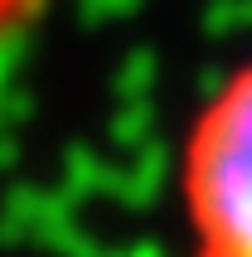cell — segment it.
Returning a JSON list of instances; mask_svg holds the SVG:
<instances>
[{"label": "cell", "instance_id": "obj_1", "mask_svg": "<svg viewBox=\"0 0 252 257\" xmlns=\"http://www.w3.org/2000/svg\"><path fill=\"white\" fill-rule=\"evenodd\" d=\"M184 257H252V58L204 92L175 151Z\"/></svg>", "mask_w": 252, "mask_h": 257}, {"label": "cell", "instance_id": "obj_2", "mask_svg": "<svg viewBox=\"0 0 252 257\" xmlns=\"http://www.w3.org/2000/svg\"><path fill=\"white\" fill-rule=\"evenodd\" d=\"M39 10H44V0H0V49H5L20 29L34 25Z\"/></svg>", "mask_w": 252, "mask_h": 257}]
</instances>
